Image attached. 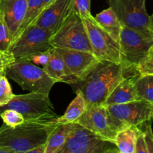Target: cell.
I'll list each match as a JSON object with an SVG mask.
<instances>
[{
	"label": "cell",
	"mask_w": 153,
	"mask_h": 153,
	"mask_svg": "<svg viewBox=\"0 0 153 153\" xmlns=\"http://www.w3.org/2000/svg\"><path fill=\"white\" fill-rule=\"evenodd\" d=\"M49 58L47 64L43 67L46 73L58 82L69 83V76L64 60L55 48L49 52Z\"/></svg>",
	"instance_id": "obj_18"
},
{
	"label": "cell",
	"mask_w": 153,
	"mask_h": 153,
	"mask_svg": "<svg viewBox=\"0 0 153 153\" xmlns=\"http://www.w3.org/2000/svg\"><path fill=\"white\" fill-rule=\"evenodd\" d=\"M151 124H152V122L149 121L140 128V130L143 131V134H144L148 153H153V131Z\"/></svg>",
	"instance_id": "obj_29"
},
{
	"label": "cell",
	"mask_w": 153,
	"mask_h": 153,
	"mask_svg": "<svg viewBox=\"0 0 153 153\" xmlns=\"http://www.w3.org/2000/svg\"><path fill=\"white\" fill-rule=\"evenodd\" d=\"M96 20L104 28L112 37L114 40L119 43L120 34L122 25L118 20L116 14L110 7L105 9L102 11L94 16Z\"/></svg>",
	"instance_id": "obj_20"
},
{
	"label": "cell",
	"mask_w": 153,
	"mask_h": 153,
	"mask_svg": "<svg viewBox=\"0 0 153 153\" xmlns=\"http://www.w3.org/2000/svg\"><path fill=\"white\" fill-rule=\"evenodd\" d=\"M141 130L136 126H129L119 131L114 144L120 153H134L136 140Z\"/></svg>",
	"instance_id": "obj_21"
},
{
	"label": "cell",
	"mask_w": 153,
	"mask_h": 153,
	"mask_svg": "<svg viewBox=\"0 0 153 153\" xmlns=\"http://www.w3.org/2000/svg\"><path fill=\"white\" fill-rule=\"evenodd\" d=\"M50 43L54 48L75 49L93 53L82 19L72 10L57 31L51 36Z\"/></svg>",
	"instance_id": "obj_7"
},
{
	"label": "cell",
	"mask_w": 153,
	"mask_h": 153,
	"mask_svg": "<svg viewBox=\"0 0 153 153\" xmlns=\"http://www.w3.org/2000/svg\"><path fill=\"white\" fill-rule=\"evenodd\" d=\"M1 75H5V73H0V76H1Z\"/></svg>",
	"instance_id": "obj_39"
},
{
	"label": "cell",
	"mask_w": 153,
	"mask_h": 153,
	"mask_svg": "<svg viewBox=\"0 0 153 153\" xmlns=\"http://www.w3.org/2000/svg\"><path fill=\"white\" fill-rule=\"evenodd\" d=\"M55 49L65 63L70 85L85 79L101 61L91 52L63 48Z\"/></svg>",
	"instance_id": "obj_11"
},
{
	"label": "cell",
	"mask_w": 153,
	"mask_h": 153,
	"mask_svg": "<svg viewBox=\"0 0 153 153\" xmlns=\"http://www.w3.org/2000/svg\"><path fill=\"white\" fill-rule=\"evenodd\" d=\"M134 153H148L147 146H146V140L144 138V134L143 131H140L138 134L136 140L135 149H134Z\"/></svg>",
	"instance_id": "obj_32"
},
{
	"label": "cell",
	"mask_w": 153,
	"mask_h": 153,
	"mask_svg": "<svg viewBox=\"0 0 153 153\" xmlns=\"http://www.w3.org/2000/svg\"><path fill=\"white\" fill-rule=\"evenodd\" d=\"M26 7L27 0H0V9L8 28L11 43L25 17Z\"/></svg>",
	"instance_id": "obj_15"
},
{
	"label": "cell",
	"mask_w": 153,
	"mask_h": 153,
	"mask_svg": "<svg viewBox=\"0 0 153 153\" xmlns=\"http://www.w3.org/2000/svg\"><path fill=\"white\" fill-rule=\"evenodd\" d=\"M119 153H120V152H119Z\"/></svg>",
	"instance_id": "obj_41"
},
{
	"label": "cell",
	"mask_w": 153,
	"mask_h": 153,
	"mask_svg": "<svg viewBox=\"0 0 153 153\" xmlns=\"http://www.w3.org/2000/svg\"><path fill=\"white\" fill-rule=\"evenodd\" d=\"M53 33L31 24L12 42L7 52L15 61L27 60L31 55L49 52L54 48L50 43Z\"/></svg>",
	"instance_id": "obj_8"
},
{
	"label": "cell",
	"mask_w": 153,
	"mask_h": 153,
	"mask_svg": "<svg viewBox=\"0 0 153 153\" xmlns=\"http://www.w3.org/2000/svg\"><path fill=\"white\" fill-rule=\"evenodd\" d=\"M43 9V0H27V7L25 17L16 34V38L22 31L34 22ZM15 38V39H16ZM14 39V40H15Z\"/></svg>",
	"instance_id": "obj_23"
},
{
	"label": "cell",
	"mask_w": 153,
	"mask_h": 153,
	"mask_svg": "<svg viewBox=\"0 0 153 153\" xmlns=\"http://www.w3.org/2000/svg\"><path fill=\"white\" fill-rule=\"evenodd\" d=\"M59 125L55 120H25L15 127L3 124L0 127V146L15 153H22L46 144L52 131Z\"/></svg>",
	"instance_id": "obj_2"
},
{
	"label": "cell",
	"mask_w": 153,
	"mask_h": 153,
	"mask_svg": "<svg viewBox=\"0 0 153 153\" xmlns=\"http://www.w3.org/2000/svg\"><path fill=\"white\" fill-rule=\"evenodd\" d=\"M91 0H72L71 10L79 15L82 19L91 16Z\"/></svg>",
	"instance_id": "obj_27"
},
{
	"label": "cell",
	"mask_w": 153,
	"mask_h": 153,
	"mask_svg": "<svg viewBox=\"0 0 153 153\" xmlns=\"http://www.w3.org/2000/svg\"><path fill=\"white\" fill-rule=\"evenodd\" d=\"M76 98L69 105L64 115L57 118L56 121L59 124L76 123L86 111L88 107L83 95L79 91H76Z\"/></svg>",
	"instance_id": "obj_19"
},
{
	"label": "cell",
	"mask_w": 153,
	"mask_h": 153,
	"mask_svg": "<svg viewBox=\"0 0 153 153\" xmlns=\"http://www.w3.org/2000/svg\"><path fill=\"white\" fill-rule=\"evenodd\" d=\"M0 117L5 125L10 127H15L24 123L25 119L19 112L11 109H7L0 113Z\"/></svg>",
	"instance_id": "obj_25"
},
{
	"label": "cell",
	"mask_w": 153,
	"mask_h": 153,
	"mask_svg": "<svg viewBox=\"0 0 153 153\" xmlns=\"http://www.w3.org/2000/svg\"><path fill=\"white\" fill-rule=\"evenodd\" d=\"M137 75L127 76L120 82L106 99L103 105L106 106L113 105L138 100L134 88V81Z\"/></svg>",
	"instance_id": "obj_16"
},
{
	"label": "cell",
	"mask_w": 153,
	"mask_h": 153,
	"mask_svg": "<svg viewBox=\"0 0 153 153\" xmlns=\"http://www.w3.org/2000/svg\"><path fill=\"white\" fill-rule=\"evenodd\" d=\"M11 86L5 75L0 76V106L7 105L13 97Z\"/></svg>",
	"instance_id": "obj_26"
},
{
	"label": "cell",
	"mask_w": 153,
	"mask_h": 153,
	"mask_svg": "<svg viewBox=\"0 0 153 153\" xmlns=\"http://www.w3.org/2000/svg\"><path fill=\"white\" fill-rule=\"evenodd\" d=\"M7 109L20 113L25 120H55L58 117L48 94L38 93L14 94L7 105L0 106V113Z\"/></svg>",
	"instance_id": "obj_6"
},
{
	"label": "cell",
	"mask_w": 153,
	"mask_h": 153,
	"mask_svg": "<svg viewBox=\"0 0 153 153\" xmlns=\"http://www.w3.org/2000/svg\"><path fill=\"white\" fill-rule=\"evenodd\" d=\"M146 0H108L121 25L140 31H150Z\"/></svg>",
	"instance_id": "obj_10"
},
{
	"label": "cell",
	"mask_w": 153,
	"mask_h": 153,
	"mask_svg": "<svg viewBox=\"0 0 153 153\" xmlns=\"http://www.w3.org/2000/svg\"><path fill=\"white\" fill-rule=\"evenodd\" d=\"M0 153H15V152H13L12 150H10V149H7V148L0 146Z\"/></svg>",
	"instance_id": "obj_34"
},
{
	"label": "cell",
	"mask_w": 153,
	"mask_h": 153,
	"mask_svg": "<svg viewBox=\"0 0 153 153\" xmlns=\"http://www.w3.org/2000/svg\"><path fill=\"white\" fill-rule=\"evenodd\" d=\"M75 123L84 127L100 138L112 143L119 131L129 127L123 121L112 115L107 106L103 104L88 108Z\"/></svg>",
	"instance_id": "obj_5"
},
{
	"label": "cell",
	"mask_w": 153,
	"mask_h": 153,
	"mask_svg": "<svg viewBox=\"0 0 153 153\" xmlns=\"http://www.w3.org/2000/svg\"><path fill=\"white\" fill-rule=\"evenodd\" d=\"M114 146L77 124L58 153H104Z\"/></svg>",
	"instance_id": "obj_12"
},
{
	"label": "cell",
	"mask_w": 153,
	"mask_h": 153,
	"mask_svg": "<svg viewBox=\"0 0 153 153\" xmlns=\"http://www.w3.org/2000/svg\"><path fill=\"white\" fill-rule=\"evenodd\" d=\"M22 153H45V144L37 146L34 149H29V150Z\"/></svg>",
	"instance_id": "obj_33"
},
{
	"label": "cell",
	"mask_w": 153,
	"mask_h": 153,
	"mask_svg": "<svg viewBox=\"0 0 153 153\" xmlns=\"http://www.w3.org/2000/svg\"><path fill=\"white\" fill-rule=\"evenodd\" d=\"M10 44L11 37L2 12L0 9V51L2 52H7Z\"/></svg>",
	"instance_id": "obj_24"
},
{
	"label": "cell",
	"mask_w": 153,
	"mask_h": 153,
	"mask_svg": "<svg viewBox=\"0 0 153 153\" xmlns=\"http://www.w3.org/2000/svg\"><path fill=\"white\" fill-rule=\"evenodd\" d=\"M54 0H43V8L49 5L50 3H52Z\"/></svg>",
	"instance_id": "obj_37"
},
{
	"label": "cell",
	"mask_w": 153,
	"mask_h": 153,
	"mask_svg": "<svg viewBox=\"0 0 153 153\" xmlns=\"http://www.w3.org/2000/svg\"><path fill=\"white\" fill-rule=\"evenodd\" d=\"M71 4L72 0H54L43 9L32 24L55 32L70 13Z\"/></svg>",
	"instance_id": "obj_14"
},
{
	"label": "cell",
	"mask_w": 153,
	"mask_h": 153,
	"mask_svg": "<svg viewBox=\"0 0 153 153\" xmlns=\"http://www.w3.org/2000/svg\"><path fill=\"white\" fill-rule=\"evenodd\" d=\"M94 55L101 61L122 64L119 43L97 22L94 16L82 19Z\"/></svg>",
	"instance_id": "obj_9"
},
{
	"label": "cell",
	"mask_w": 153,
	"mask_h": 153,
	"mask_svg": "<svg viewBox=\"0 0 153 153\" xmlns=\"http://www.w3.org/2000/svg\"><path fill=\"white\" fill-rule=\"evenodd\" d=\"M127 76H130L123 64L100 61L85 79L73 85L76 91L82 93L87 107L90 108L103 104L118 84Z\"/></svg>",
	"instance_id": "obj_1"
},
{
	"label": "cell",
	"mask_w": 153,
	"mask_h": 153,
	"mask_svg": "<svg viewBox=\"0 0 153 153\" xmlns=\"http://www.w3.org/2000/svg\"><path fill=\"white\" fill-rule=\"evenodd\" d=\"M49 52L31 55V57H29V58H28L27 60H25V61H30V62L33 63V64H35V65H41L42 67H44V66L47 64L48 61H49Z\"/></svg>",
	"instance_id": "obj_31"
},
{
	"label": "cell",
	"mask_w": 153,
	"mask_h": 153,
	"mask_svg": "<svg viewBox=\"0 0 153 153\" xmlns=\"http://www.w3.org/2000/svg\"><path fill=\"white\" fill-rule=\"evenodd\" d=\"M135 70L137 74L153 75V48L136 66Z\"/></svg>",
	"instance_id": "obj_28"
},
{
	"label": "cell",
	"mask_w": 153,
	"mask_h": 153,
	"mask_svg": "<svg viewBox=\"0 0 153 153\" xmlns=\"http://www.w3.org/2000/svg\"><path fill=\"white\" fill-rule=\"evenodd\" d=\"M2 53V52H1V51H0V54H1Z\"/></svg>",
	"instance_id": "obj_40"
},
{
	"label": "cell",
	"mask_w": 153,
	"mask_h": 153,
	"mask_svg": "<svg viewBox=\"0 0 153 153\" xmlns=\"http://www.w3.org/2000/svg\"><path fill=\"white\" fill-rule=\"evenodd\" d=\"M77 123L59 124L52 132L45 144V153H58L64 147Z\"/></svg>",
	"instance_id": "obj_17"
},
{
	"label": "cell",
	"mask_w": 153,
	"mask_h": 153,
	"mask_svg": "<svg viewBox=\"0 0 153 153\" xmlns=\"http://www.w3.org/2000/svg\"><path fill=\"white\" fill-rule=\"evenodd\" d=\"M151 119L153 120V104H152V108H151Z\"/></svg>",
	"instance_id": "obj_38"
},
{
	"label": "cell",
	"mask_w": 153,
	"mask_h": 153,
	"mask_svg": "<svg viewBox=\"0 0 153 153\" xmlns=\"http://www.w3.org/2000/svg\"><path fill=\"white\" fill-rule=\"evenodd\" d=\"M5 76L18 84L22 90L48 95L58 82L43 68L25 60L15 61L5 70Z\"/></svg>",
	"instance_id": "obj_4"
},
{
	"label": "cell",
	"mask_w": 153,
	"mask_h": 153,
	"mask_svg": "<svg viewBox=\"0 0 153 153\" xmlns=\"http://www.w3.org/2000/svg\"><path fill=\"white\" fill-rule=\"evenodd\" d=\"M119 45L124 68L129 76L136 75V66L153 48V32L122 26Z\"/></svg>",
	"instance_id": "obj_3"
},
{
	"label": "cell",
	"mask_w": 153,
	"mask_h": 153,
	"mask_svg": "<svg viewBox=\"0 0 153 153\" xmlns=\"http://www.w3.org/2000/svg\"><path fill=\"white\" fill-rule=\"evenodd\" d=\"M149 27H150V30L153 32V13L151 16H149Z\"/></svg>",
	"instance_id": "obj_36"
},
{
	"label": "cell",
	"mask_w": 153,
	"mask_h": 153,
	"mask_svg": "<svg viewBox=\"0 0 153 153\" xmlns=\"http://www.w3.org/2000/svg\"><path fill=\"white\" fill-rule=\"evenodd\" d=\"M15 61L13 55L8 52L0 54V73H5V70Z\"/></svg>",
	"instance_id": "obj_30"
},
{
	"label": "cell",
	"mask_w": 153,
	"mask_h": 153,
	"mask_svg": "<svg viewBox=\"0 0 153 153\" xmlns=\"http://www.w3.org/2000/svg\"><path fill=\"white\" fill-rule=\"evenodd\" d=\"M104 153H119V151L117 149L116 146H114V147L108 149V150L105 151Z\"/></svg>",
	"instance_id": "obj_35"
},
{
	"label": "cell",
	"mask_w": 153,
	"mask_h": 153,
	"mask_svg": "<svg viewBox=\"0 0 153 153\" xmlns=\"http://www.w3.org/2000/svg\"><path fill=\"white\" fill-rule=\"evenodd\" d=\"M109 111L128 125L140 128L151 119L152 104L143 100H136L124 104L108 105Z\"/></svg>",
	"instance_id": "obj_13"
},
{
	"label": "cell",
	"mask_w": 153,
	"mask_h": 153,
	"mask_svg": "<svg viewBox=\"0 0 153 153\" xmlns=\"http://www.w3.org/2000/svg\"><path fill=\"white\" fill-rule=\"evenodd\" d=\"M134 88L138 100L153 104V75H137L134 81Z\"/></svg>",
	"instance_id": "obj_22"
}]
</instances>
